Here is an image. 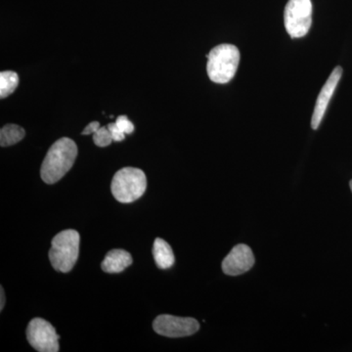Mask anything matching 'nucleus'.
<instances>
[{
    "mask_svg": "<svg viewBox=\"0 0 352 352\" xmlns=\"http://www.w3.org/2000/svg\"><path fill=\"white\" fill-rule=\"evenodd\" d=\"M78 147L75 141L68 138L57 140L44 157L41 164V179L47 184H54L66 175L75 164Z\"/></svg>",
    "mask_w": 352,
    "mask_h": 352,
    "instance_id": "1",
    "label": "nucleus"
},
{
    "mask_svg": "<svg viewBox=\"0 0 352 352\" xmlns=\"http://www.w3.org/2000/svg\"><path fill=\"white\" fill-rule=\"evenodd\" d=\"M208 78L215 83L230 82L240 63V51L233 44H220L207 55Z\"/></svg>",
    "mask_w": 352,
    "mask_h": 352,
    "instance_id": "2",
    "label": "nucleus"
},
{
    "mask_svg": "<svg viewBox=\"0 0 352 352\" xmlns=\"http://www.w3.org/2000/svg\"><path fill=\"white\" fill-rule=\"evenodd\" d=\"M80 234L73 229L62 231L51 242L50 259L56 271L67 273L73 270L80 252Z\"/></svg>",
    "mask_w": 352,
    "mask_h": 352,
    "instance_id": "3",
    "label": "nucleus"
},
{
    "mask_svg": "<svg viewBox=\"0 0 352 352\" xmlns=\"http://www.w3.org/2000/svg\"><path fill=\"white\" fill-rule=\"evenodd\" d=\"M147 188V178L144 171L136 168H124L113 175V196L120 203L129 204L138 200Z\"/></svg>",
    "mask_w": 352,
    "mask_h": 352,
    "instance_id": "4",
    "label": "nucleus"
},
{
    "mask_svg": "<svg viewBox=\"0 0 352 352\" xmlns=\"http://www.w3.org/2000/svg\"><path fill=\"white\" fill-rule=\"evenodd\" d=\"M284 23L292 38L307 36L312 24L311 0H289L285 7Z\"/></svg>",
    "mask_w": 352,
    "mask_h": 352,
    "instance_id": "5",
    "label": "nucleus"
},
{
    "mask_svg": "<svg viewBox=\"0 0 352 352\" xmlns=\"http://www.w3.org/2000/svg\"><path fill=\"white\" fill-rule=\"evenodd\" d=\"M27 339L30 344L39 352L59 351V339L54 327L50 322L34 318L27 328Z\"/></svg>",
    "mask_w": 352,
    "mask_h": 352,
    "instance_id": "6",
    "label": "nucleus"
},
{
    "mask_svg": "<svg viewBox=\"0 0 352 352\" xmlns=\"http://www.w3.org/2000/svg\"><path fill=\"white\" fill-rule=\"evenodd\" d=\"M155 332L168 338L188 337L198 332L200 324L190 317H176L173 315H160L153 323Z\"/></svg>",
    "mask_w": 352,
    "mask_h": 352,
    "instance_id": "7",
    "label": "nucleus"
},
{
    "mask_svg": "<svg viewBox=\"0 0 352 352\" xmlns=\"http://www.w3.org/2000/svg\"><path fill=\"white\" fill-rule=\"evenodd\" d=\"M254 264V256L251 248L247 245H235L232 251L222 261V270L227 275L237 276L251 270Z\"/></svg>",
    "mask_w": 352,
    "mask_h": 352,
    "instance_id": "8",
    "label": "nucleus"
},
{
    "mask_svg": "<svg viewBox=\"0 0 352 352\" xmlns=\"http://www.w3.org/2000/svg\"><path fill=\"white\" fill-rule=\"evenodd\" d=\"M342 76V67H336V68L333 69L332 73H331L330 76H329L327 82H326L324 87H322L320 94H319L318 97H317L314 115H312V129H317L319 126H320L324 115H325L326 110H327L329 103H330L331 99H332L336 88H337L338 85H339Z\"/></svg>",
    "mask_w": 352,
    "mask_h": 352,
    "instance_id": "9",
    "label": "nucleus"
},
{
    "mask_svg": "<svg viewBox=\"0 0 352 352\" xmlns=\"http://www.w3.org/2000/svg\"><path fill=\"white\" fill-rule=\"evenodd\" d=\"M131 263L132 258L129 252L124 250H113L106 254L101 267L107 273H120L131 266Z\"/></svg>",
    "mask_w": 352,
    "mask_h": 352,
    "instance_id": "10",
    "label": "nucleus"
},
{
    "mask_svg": "<svg viewBox=\"0 0 352 352\" xmlns=\"http://www.w3.org/2000/svg\"><path fill=\"white\" fill-rule=\"evenodd\" d=\"M153 254L157 267L161 270H168L175 264V258L173 249L166 241L157 238L153 247Z\"/></svg>",
    "mask_w": 352,
    "mask_h": 352,
    "instance_id": "11",
    "label": "nucleus"
},
{
    "mask_svg": "<svg viewBox=\"0 0 352 352\" xmlns=\"http://www.w3.org/2000/svg\"><path fill=\"white\" fill-rule=\"evenodd\" d=\"M25 134L23 127L17 124H6L0 131V145L7 147L16 144L25 138Z\"/></svg>",
    "mask_w": 352,
    "mask_h": 352,
    "instance_id": "12",
    "label": "nucleus"
},
{
    "mask_svg": "<svg viewBox=\"0 0 352 352\" xmlns=\"http://www.w3.org/2000/svg\"><path fill=\"white\" fill-rule=\"evenodd\" d=\"M19 85V76L13 71L1 72L0 73V97L6 98L15 91Z\"/></svg>",
    "mask_w": 352,
    "mask_h": 352,
    "instance_id": "13",
    "label": "nucleus"
},
{
    "mask_svg": "<svg viewBox=\"0 0 352 352\" xmlns=\"http://www.w3.org/2000/svg\"><path fill=\"white\" fill-rule=\"evenodd\" d=\"M94 141L95 145L98 147H107L113 142V139L111 131H109L108 126L100 127L94 134Z\"/></svg>",
    "mask_w": 352,
    "mask_h": 352,
    "instance_id": "14",
    "label": "nucleus"
},
{
    "mask_svg": "<svg viewBox=\"0 0 352 352\" xmlns=\"http://www.w3.org/2000/svg\"><path fill=\"white\" fill-rule=\"evenodd\" d=\"M115 122L124 133L131 134L134 131L133 124H132L126 116H120V117L117 118Z\"/></svg>",
    "mask_w": 352,
    "mask_h": 352,
    "instance_id": "15",
    "label": "nucleus"
},
{
    "mask_svg": "<svg viewBox=\"0 0 352 352\" xmlns=\"http://www.w3.org/2000/svg\"><path fill=\"white\" fill-rule=\"evenodd\" d=\"M109 131H111V134H112L113 141L116 142H120V141L124 140L126 138V133H124L119 127L117 126L116 122H112V124H108Z\"/></svg>",
    "mask_w": 352,
    "mask_h": 352,
    "instance_id": "16",
    "label": "nucleus"
},
{
    "mask_svg": "<svg viewBox=\"0 0 352 352\" xmlns=\"http://www.w3.org/2000/svg\"><path fill=\"white\" fill-rule=\"evenodd\" d=\"M100 129V124L98 122H90L85 129H83L82 134L83 135H89V134H94L95 132L98 131Z\"/></svg>",
    "mask_w": 352,
    "mask_h": 352,
    "instance_id": "17",
    "label": "nucleus"
},
{
    "mask_svg": "<svg viewBox=\"0 0 352 352\" xmlns=\"http://www.w3.org/2000/svg\"><path fill=\"white\" fill-rule=\"evenodd\" d=\"M0 296H1V298H0V310L3 309L4 307V303H6V296H4V291L3 288H0Z\"/></svg>",
    "mask_w": 352,
    "mask_h": 352,
    "instance_id": "18",
    "label": "nucleus"
},
{
    "mask_svg": "<svg viewBox=\"0 0 352 352\" xmlns=\"http://www.w3.org/2000/svg\"><path fill=\"white\" fill-rule=\"evenodd\" d=\"M349 186H351V189L352 191V180H351V182H349Z\"/></svg>",
    "mask_w": 352,
    "mask_h": 352,
    "instance_id": "19",
    "label": "nucleus"
}]
</instances>
